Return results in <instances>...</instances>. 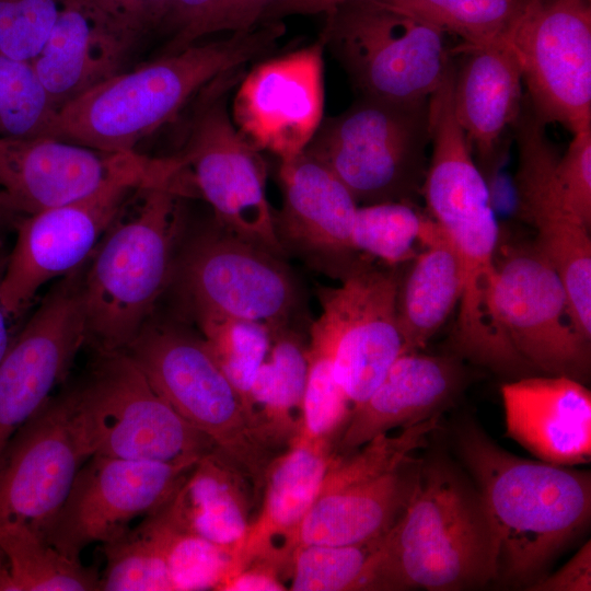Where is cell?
<instances>
[{
	"mask_svg": "<svg viewBox=\"0 0 591 591\" xmlns=\"http://www.w3.org/2000/svg\"><path fill=\"white\" fill-rule=\"evenodd\" d=\"M453 444L493 529L494 582L528 590L589 525L590 472L517 456L472 418L455 425Z\"/></svg>",
	"mask_w": 591,
	"mask_h": 591,
	"instance_id": "obj_1",
	"label": "cell"
},
{
	"mask_svg": "<svg viewBox=\"0 0 591 591\" xmlns=\"http://www.w3.org/2000/svg\"><path fill=\"white\" fill-rule=\"evenodd\" d=\"M494 577V533L470 475L441 453L419 459L408 501L372 553L367 591L472 590Z\"/></svg>",
	"mask_w": 591,
	"mask_h": 591,
	"instance_id": "obj_2",
	"label": "cell"
},
{
	"mask_svg": "<svg viewBox=\"0 0 591 591\" xmlns=\"http://www.w3.org/2000/svg\"><path fill=\"white\" fill-rule=\"evenodd\" d=\"M286 31L283 21L263 22L119 72L59 108L49 137L137 152L140 141L174 121L219 76L271 53Z\"/></svg>",
	"mask_w": 591,
	"mask_h": 591,
	"instance_id": "obj_3",
	"label": "cell"
},
{
	"mask_svg": "<svg viewBox=\"0 0 591 591\" xmlns=\"http://www.w3.org/2000/svg\"><path fill=\"white\" fill-rule=\"evenodd\" d=\"M430 144L420 193L428 215L452 244L463 273L453 333L455 350L512 380L536 374L513 350L497 315L499 225L486 179L456 123L438 124L432 129Z\"/></svg>",
	"mask_w": 591,
	"mask_h": 591,
	"instance_id": "obj_4",
	"label": "cell"
},
{
	"mask_svg": "<svg viewBox=\"0 0 591 591\" xmlns=\"http://www.w3.org/2000/svg\"><path fill=\"white\" fill-rule=\"evenodd\" d=\"M184 198L175 185L138 188L88 259L82 301L88 339L99 350H125L174 278Z\"/></svg>",
	"mask_w": 591,
	"mask_h": 591,
	"instance_id": "obj_5",
	"label": "cell"
},
{
	"mask_svg": "<svg viewBox=\"0 0 591 591\" xmlns=\"http://www.w3.org/2000/svg\"><path fill=\"white\" fill-rule=\"evenodd\" d=\"M123 351L157 393L206 434L259 496L275 457L273 449L259 434L204 337L150 318Z\"/></svg>",
	"mask_w": 591,
	"mask_h": 591,
	"instance_id": "obj_6",
	"label": "cell"
},
{
	"mask_svg": "<svg viewBox=\"0 0 591 591\" xmlns=\"http://www.w3.org/2000/svg\"><path fill=\"white\" fill-rule=\"evenodd\" d=\"M65 394L88 459L197 462L217 450L157 393L123 350H100L89 376Z\"/></svg>",
	"mask_w": 591,
	"mask_h": 591,
	"instance_id": "obj_7",
	"label": "cell"
},
{
	"mask_svg": "<svg viewBox=\"0 0 591 591\" xmlns=\"http://www.w3.org/2000/svg\"><path fill=\"white\" fill-rule=\"evenodd\" d=\"M324 15L318 39L357 96L427 100L454 63L445 33L379 0L350 1Z\"/></svg>",
	"mask_w": 591,
	"mask_h": 591,
	"instance_id": "obj_8",
	"label": "cell"
},
{
	"mask_svg": "<svg viewBox=\"0 0 591 591\" xmlns=\"http://www.w3.org/2000/svg\"><path fill=\"white\" fill-rule=\"evenodd\" d=\"M429 99L357 96L341 113L323 118L303 152L331 170L357 202L412 201L428 163Z\"/></svg>",
	"mask_w": 591,
	"mask_h": 591,
	"instance_id": "obj_9",
	"label": "cell"
},
{
	"mask_svg": "<svg viewBox=\"0 0 591 591\" xmlns=\"http://www.w3.org/2000/svg\"><path fill=\"white\" fill-rule=\"evenodd\" d=\"M439 425L433 416L396 436L379 434L347 454L333 453L294 548L364 544L386 534L412 493L419 460L412 455Z\"/></svg>",
	"mask_w": 591,
	"mask_h": 591,
	"instance_id": "obj_10",
	"label": "cell"
},
{
	"mask_svg": "<svg viewBox=\"0 0 591 591\" xmlns=\"http://www.w3.org/2000/svg\"><path fill=\"white\" fill-rule=\"evenodd\" d=\"M245 67L210 82L192 102L182 150L197 196L211 207L228 231L280 255L283 247L275 225V210L266 195V163L235 127L229 97Z\"/></svg>",
	"mask_w": 591,
	"mask_h": 591,
	"instance_id": "obj_11",
	"label": "cell"
},
{
	"mask_svg": "<svg viewBox=\"0 0 591 591\" xmlns=\"http://www.w3.org/2000/svg\"><path fill=\"white\" fill-rule=\"evenodd\" d=\"M181 171L176 157L158 158L150 167L118 176L81 199L24 216L15 225V243L0 280L8 315L20 318L46 282L86 262L138 188L175 184Z\"/></svg>",
	"mask_w": 591,
	"mask_h": 591,
	"instance_id": "obj_12",
	"label": "cell"
},
{
	"mask_svg": "<svg viewBox=\"0 0 591 591\" xmlns=\"http://www.w3.org/2000/svg\"><path fill=\"white\" fill-rule=\"evenodd\" d=\"M507 42L532 112L572 134L591 128V0H522Z\"/></svg>",
	"mask_w": 591,
	"mask_h": 591,
	"instance_id": "obj_13",
	"label": "cell"
},
{
	"mask_svg": "<svg viewBox=\"0 0 591 591\" xmlns=\"http://www.w3.org/2000/svg\"><path fill=\"white\" fill-rule=\"evenodd\" d=\"M194 236L178 253L174 277L199 316L287 327L299 296L279 255L221 227Z\"/></svg>",
	"mask_w": 591,
	"mask_h": 591,
	"instance_id": "obj_14",
	"label": "cell"
},
{
	"mask_svg": "<svg viewBox=\"0 0 591 591\" xmlns=\"http://www.w3.org/2000/svg\"><path fill=\"white\" fill-rule=\"evenodd\" d=\"M398 281L391 271L349 269L335 288L320 287L321 314L310 343L322 348L352 408L362 404L405 352L397 320Z\"/></svg>",
	"mask_w": 591,
	"mask_h": 591,
	"instance_id": "obj_15",
	"label": "cell"
},
{
	"mask_svg": "<svg viewBox=\"0 0 591 591\" xmlns=\"http://www.w3.org/2000/svg\"><path fill=\"white\" fill-rule=\"evenodd\" d=\"M495 305L518 356L538 374L587 383L591 339L577 328L565 287L534 244L509 247L496 259Z\"/></svg>",
	"mask_w": 591,
	"mask_h": 591,
	"instance_id": "obj_16",
	"label": "cell"
},
{
	"mask_svg": "<svg viewBox=\"0 0 591 591\" xmlns=\"http://www.w3.org/2000/svg\"><path fill=\"white\" fill-rule=\"evenodd\" d=\"M197 462L90 456L49 525L46 542L68 558L80 560L89 545L119 537L138 517L163 507Z\"/></svg>",
	"mask_w": 591,
	"mask_h": 591,
	"instance_id": "obj_17",
	"label": "cell"
},
{
	"mask_svg": "<svg viewBox=\"0 0 591 591\" xmlns=\"http://www.w3.org/2000/svg\"><path fill=\"white\" fill-rule=\"evenodd\" d=\"M545 123L522 105L513 124L518 147L514 175L520 217L535 230L534 246L558 274L579 332L591 339L590 227L566 205L555 177L558 154Z\"/></svg>",
	"mask_w": 591,
	"mask_h": 591,
	"instance_id": "obj_18",
	"label": "cell"
},
{
	"mask_svg": "<svg viewBox=\"0 0 591 591\" xmlns=\"http://www.w3.org/2000/svg\"><path fill=\"white\" fill-rule=\"evenodd\" d=\"M324 47L259 61L235 86L230 114L240 134L279 162L301 154L320 128L325 104Z\"/></svg>",
	"mask_w": 591,
	"mask_h": 591,
	"instance_id": "obj_19",
	"label": "cell"
},
{
	"mask_svg": "<svg viewBox=\"0 0 591 591\" xmlns=\"http://www.w3.org/2000/svg\"><path fill=\"white\" fill-rule=\"evenodd\" d=\"M86 460L66 394L49 398L0 456V526L24 525L45 540Z\"/></svg>",
	"mask_w": 591,
	"mask_h": 591,
	"instance_id": "obj_20",
	"label": "cell"
},
{
	"mask_svg": "<svg viewBox=\"0 0 591 591\" xmlns=\"http://www.w3.org/2000/svg\"><path fill=\"white\" fill-rule=\"evenodd\" d=\"M86 339L79 300L51 290L0 360V456L48 401Z\"/></svg>",
	"mask_w": 591,
	"mask_h": 591,
	"instance_id": "obj_21",
	"label": "cell"
},
{
	"mask_svg": "<svg viewBox=\"0 0 591 591\" xmlns=\"http://www.w3.org/2000/svg\"><path fill=\"white\" fill-rule=\"evenodd\" d=\"M158 158L106 152L49 136L0 139V186L24 215L81 199Z\"/></svg>",
	"mask_w": 591,
	"mask_h": 591,
	"instance_id": "obj_22",
	"label": "cell"
},
{
	"mask_svg": "<svg viewBox=\"0 0 591 591\" xmlns=\"http://www.w3.org/2000/svg\"><path fill=\"white\" fill-rule=\"evenodd\" d=\"M140 36L96 0H67L32 65L58 111L121 72Z\"/></svg>",
	"mask_w": 591,
	"mask_h": 591,
	"instance_id": "obj_23",
	"label": "cell"
},
{
	"mask_svg": "<svg viewBox=\"0 0 591 591\" xmlns=\"http://www.w3.org/2000/svg\"><path fill=\"white\" fill-rule=\"evenodd\" d=\"M506 434L536 460L591 461V393L565 375L531 374L501 385Z\"/></svg>",
	"mask_w": 591,
	"mask_h": 591,
	"instance_id": "obj_24",
	"label": "cell"
},
{
	"mask_svg": "<svg viewBox=\"0 0 591 591\" xmlns=\"http://www.w3.org/2000/svg\"><path fill=\"white\" fill-rule=\"evenodd\" d=\"M463 383L464 369L455 357L402 354L370 396L351 409L333 452L347 454L391 429L440 416Z\"/></svg>",
	"mask_w": 591,
	"mask_h": 591,
	"instance_id": "obj_25",
	"label": "cell"
},
{
	"mask_svg": "<svg viewBox=\"0 0 591 591\" xmlns=\"http://www.w3.org/2000/svg\"><path fill=\"white\" fill-rule=\"evenodd\" d=\"M333 451L329 443L294 439L282 455L273 459L259 513L233 549L229 577L257 559H273L290 570L298 531L317 496Z\"/></svg>",
	"mask_w": 591,
	"mask_h": 591,
	"instance_id": "obj_26",
	"label": "cell"
},
{
	"mask_svg": "<svg viewBox=\"0 0 591 591\" xmlns=\"http://www.w3.org/2000/svg\"><path fill=\"white\" fill-rule=\"evenodd\" d=\"M282 205L275 225L283 247L320 262H338L354 251L351 227L358 202L323 163L302 152L280 162Z\"/></svg>",
	"mask_w": 591,
	"mask_h": 591,
	"instance_id": "obj_27",
	"label": "cell"
},
{
	"mask_svg": "<svg viewBox=\"0 0 591 591\" xmlns=\"http://www.w3.org/2000/svg\"><path fill=\"white\" fill-rule=\"evenodd\" d=\"M461 47L463 58L459 67L454 65L453 112L472 152L489 162L521 112V68L507 40Z\"/></svg>",
	"mask_w": 591,
	"mask_h": 591,
	"instance_id": "obj_28",
	"label": "cell"
},
{
	"mask_svg": "<svg viewBox=\"0 0 591 591\" xmlns=\"http://www.w3.org/2000/svg\"><path fill=\"white\" fill-rule=\"evenodd\" d=\"M250 485L215 450L198 460L163 508L184 530L234 549L252 521Z\"/></svg>",
	"mask_w": 591,
	"mask_h": 591,
	"instance_id": "obj_29",
	"label": "cell"
},
{
	"mask_svg": "<svg viewBox=\"0 0 591 591\" xmlns=\"http://www.w3.org/2000/svg\"><path fill=\"white\" fill-rule=\"evenodd\" d=\"M420 243L425 250L412 259L397 292V320L405 352L426 347L459 305L463 289L460 259L431 217Z\"/></svg>",
	"mask_w": 591,
	"mask_h": 591,
	"instance_id": "obj_30",
	"label": "cell"
},
{
	"mask_svg": "<svg viewBox=\"0 0 591 591\" xmlns=\"http://www.w3.org/2000/svg\"><path fill=\"white\" fill-rule=\"evenodd\" d=\"M299 337L282 327L273 332L269 352L250 389V402L266 443H291L299 430L293 412L301 414L308 378V354Z\"/></svg>",
	"mask_w": 591,
	"mask_h": 591,
	"instance_id": "obj_31",
	"label": "cell"
},
{
	"mask_svg": "<svg viewBox=\"0 0 591 591\" xmlns=\"http://www.w3.org/2000/svg\"><path fill=\"white\" fill-rule=\"evenodd\" d=\"M94 591L101 577L20 524L0 526V591Z\"/></svg>",
	"mask_w": 591,
	"mask_h": 591,
	"instance_id": "obj_32",
	"label": "cell"
},
{
	"mask_svg": "<svg viewBox=\"0 0 591 591\" xmlns=\"http://www.w3.org/2000/svg\"><path fill=\"white\" fill-rule=\"evenodd\" d=\"M142 522L164 555L174 591L218 590L229 577L233 548L184 530L163 507Z\"/></svg>",
	"mask_w": 591,
	"mask_h": 591,
	"instance_id": "obj_33",
	"label": "cell"
},
{
	"mask_svg": "<svg viewBox=\"0 0 591 591\" xmlns=\"http://www.w3.org/2000/svg\"><path fill=\"white\" fill-rule=\"evenodd\" d=\"M480 46L507 40L522 0H379Z\"/></svg>",
	"mask_w": 591,
	"mask_h": 591,
	"instance_id": "obj_34",
	"label": "cell"
},
{
	"mask_svg": "<svg viewBox=\"0 0 591 591\" xmlns=\"http://www.w3.org/2000/svg\"><path fill=\"white\" fill-rule=\"evenodd\" d=\"M197 321L217 364L239 393L259 432L250 402V389L269 352L270 327L258 321L223 316H199Z\"/></svg>",
	"mask_w": 591,
	"mask_h": 591,
	"instance_id": "obj_35",
	"label": "cell"
},
{
	"mask_svg": "<svg viewBox=\"0 0 591 591\" xmlns=\"http://www.w3.org/2000/svg\"><path fill=\"white\" fill-rule=\"evenodd\" d=\"M412 201H383L358 206L350 241L354 251L364 252L390 266L412 260L429 221Z\"/></svg>",
	"mask_w": 591,
	"mask_h": 591,
	"instance_id": "obj_36",
	"label": "cell"
},
{
	"mask_svg": "<svg viewBox=\"0 0 591 591\" xmlns=\"http://www.w3.org/2000/svg\"><path fill=\"white\" fill-rule=\"evenodd\" d=\"M57 112L32 61L0 55V139L49 136Z\"/></svg>",
	"mask_w": 591,
	"mask_h": 591,
	"instance_id": "obj_37",
	"label": "cell"
},
{
	"mask_svg": "<svg viewBox=\"0 0 591 591\" xmlns=\"http://www.w3.org/2000/svg\"><path fill=\"white\" fill-rule=\"evenodd\" d=\"M380 538L356 545L296 547L291 555L288 590L364 591L369 561Z\"/></svg>",
	"mask_w": 591,
	"mask_h": 591,
	"instance_id": "obj_38",
	"label": "cell"
},
{
	"mask_svg": "<svg viewBox=\"0 0 591 591\" xmlns=\"http://www.w3.org/2000/svg\"><path fill=\"white\" fill-rule=\"evenodd\" d=\"M103 551L101 590L174 591L164 555L143 522L103 544Z\"/></svg>",
	"mask_w": 591,
	"mask_h": 591,
	"instance_id": "obj_39",
	"label": "cell"
},
{
	"mask_svg": "<svg viewBox=\"0 0 591 591\" xmlns=\"http://www.w3.org/2000/svg\"><path fill=\"white\" fill-rule=\"evenodd\" d=\"M306 354L308 378L294 439L335 447L352 405L335 378L328 355L311 343Z\"/></svg>",
	"mask_w": 591,
	"mask_h": 591,
	"instance_id": "obj_40",
	"label": "cell"
},
{
	"mask_svg": "<svg viewBox=\"0 0 591 591\" xmlns=\"http://www.w3.org/2000/svg\"><path fill=\"white\" fill-rule=\"evenodd\" d=\"M67 0H0V55L32 61Z\"/></svg>",
	"mask_w": 591,
	"mask_h": 591,
	"instance_id": "obj_41",
	"label": "cell"
},
{
	"mask_svg": "<svg viewBox=\"0 0 591 591\" xmlns=\"http://www.w3.org/2000/svg\"><path fill=\"white\" fill-rule=\"evenodd\" d=\"M555 177L568 208L591 228V128L573 134Z\"/></svg>",
	"mask_w": 591,
	"mask_h": 591,
	"instance_id": "obj_42",
	"label": "cell"
},
{
	"mask_svg": "<svg viewBox=\"0 0 591 591\" xmlns=\"http://www.w3.org/2000/svg\"><path fill=\"white\" fill-rule=\"evenodd\" d=\"M271 0H213L207 11L184 33L167 42L164 54L176 53L216 33L245 31L259 24Z\"/></svg>",
	"mask_w": 591,
	"mask_h": 591,
	"instance_id": "obj_43",
	"label": "cell"
},
{
	"mask_svg": "<svg viewBox=\"0 0 591 591\" xmlns=\"http://www.w3.org/2000/svg\"><path fill=\"white\" fill-rule=\"evenodd\" d=\"M528 590L532 591H590L591 544L584 543L558 570L546 575Z\"/></svg>",
	"mask_w": 591,
	"mask_h": 591,
	"instance_id": "obj_44",
	"label": "cell"
},
{
	"mask_svg": "<svg viewBox=\"0 0 591 591\" xmlns=\"http://www.w3.org/2000/svg\"><path fill=\"white\" fill-rule=\"evenodd\" d=\"M283 568L271 559H257L222 582L221 591H283L280 578Z\"/></svg>",
	"mask_w": 591,
	"mask_h": 591,
	"instance_id": "obj_45",
	"label": "cell"
},
{
	"mask_svg": "<svg viewBox=\"0 0 591 591\" xmlns=\"http://www.w3.org/2000/svg\"><path fill=\"white\" fill-rule=\"evenodd\" d=\"M355 0H271L259 23L280 21L293 15L326 14L336 7Z\"/></svg>",
	"mask_w": 591,
	"mask_h": 591,
	"instance_id": "obj_46",
	"label": "cell"
},
{
	"mask_svg": "<svg viewBox=\"0 0 591 591\" xmlns=\"http://www.w3.org/2000/svg\"><path fill=\"white\" fill-rule=\"evenodd\" d=\"M212 2L213 0H169L167 13L162 28L170 33V40L189 28Z\"/></svg>",
	"mask_w": 591,
	"mask_h": 591,
	"instance_id": "obj_47",
	"label": "cell"
},
{
	"mask_svg": "<svg viewBox=\"0 0 591 591\" xmlns=\"http://www.w3.org/2000/svg\"><path fill=\"white\" fill-rule=\"evenodd\" d=\"M24 216L26 215L18 208L10 195L0 186V236L9 230L15 229Z\"/></svg>",
	"mask_w": 591,
	"mask_h": 591,
	"instance_id": "obj_48",
	"label": "cell"
},
{
	"mask_svg": "<svg viewBox=\"0 0 591 591\" xmlns=\"http://www.w3.org/2000/svg\"><path fill=\"white\" fill-rule=\"evenodd\" d=\"M5 258L0 257V280L3 274ZM14 321L5 312L0 299V360L3 358L8 349L10 348L16 334L12 332V323Z\"/></svg>",
	"mask_w": 591,
	"mask_h": 591,
	"instance_id": "obj_49",
	"label": "cell"
},
{
	"mask_svg": "<svg viewBox=\"0 0 591 591\" xmlns=\"http://www.w3.org/2000/svg\"><path fill=\"white\" fill-rule=\"evenodd\" d=\"M103 1H105V2H113L114 0H103Z\"/></svg>",
	"mask_w": 591,
	"mask_h": 591,
	"instance_id": "obj_50",
	"label": "cell"
}]
</instances>
